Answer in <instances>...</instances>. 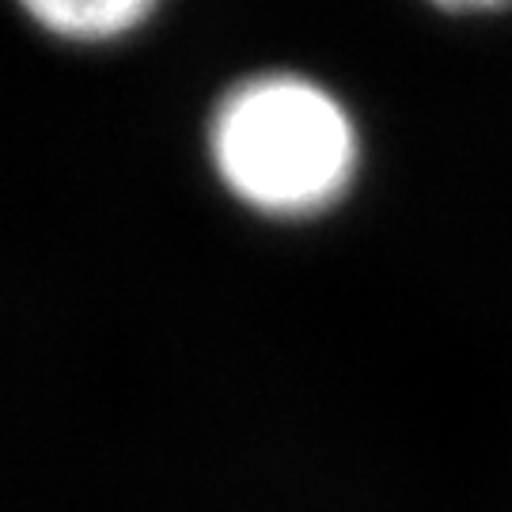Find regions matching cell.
<instances>
[{
	"mask_svg": "<svg viewBox=\"0 0 512 512\" xmlns=\"http://www.w3.org/2000/svg\"><path fill=\"white\" fill-rule=\"evenodd\" d=\"M220 183L274 217H308L338 202L357 171L346 107L293 73L251 76L228 88L209 122Z\"/></svg>",
	"mask_w": 512,
	"mask_h": 512,
	"instance_id": "cell-1",
	"label": "cell"
},
{
	"mask_svg": "<svg viewBox=\"0 0 512 512\" xmlns=\"http://www.w3.org/2000/svg\"><path fill=\"white\" fill-rule=\"evenodd\" d=\"M27 16L35 19L42 31L69 42H110L129 31H137L145 19L156 16V4L148 0H42V4H27Z\"/></svg>",
	"mask_w": 512,
	"mask_h": 512,
	"instance_id": "cell-2",
	"label": "cell"
}]
</instances>
